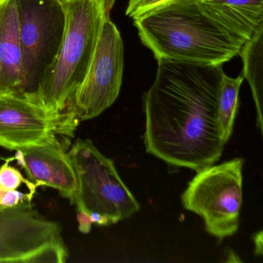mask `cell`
<instances>
[{"instance_id": "6da1fadb", "label": "cell", "mask_w": 263, "mask_h": 263, "mask_svg": "<svg viewBox=\"0 0 263 263\" xmlns=\"http://www.w3.org/2000/svg\"><path fill=\"white\" fill-rule=\"evenodd\" d=\"M157 61L156 78L144 99L146 152L196 172L215 164L226 145L218 118L222 65Z\"/></svg>"}, {"instance_id": "7a4b0ae2", "label": "cell", "mask_w": 263, "mask_h": 263, "mask_svg": "<svg viewBox=\"0 0 263 263\" xmlns=\"http://www.w3.org/2000/svg\"><path fill=\"white\" fill-rule=\"evenodd\" d=\"M140 39L155 59L223 65L244 43L203 12L198 0H182L135 20Z\"/></svg>"}, {"instance_id": "3957f363", "label": "cell", "mask_w": 263, "mask_h": 263, "mask_svg": "<svg viewBox=\"0 0 263 263\" xmlns=\"http://www.w3.org/2000/svg\"><path fill=\"white\" fill-rule=\"evenodd\" d=\"M115 4V0H66L64 41L39 93L40 103L49 110L74 114L75 97L87 76L103 26L110 18Z\"/></svg>"}, {"instance_id": "277c9868", "label": "cell", "mask_w": 263, "mask_h": 263, "mask_svg": "<svg viewBox=\"0 0 263 263\" xmlns=\"http://www.w3.org/2000/svg\"><path fill=\"white\" fill-rule=\"evenodd\" d=\"M65 3L16 0L25 98L39 104L41 85L56 61L65 35Z\"/></svg>"}, {"instance_id": "5b68a950", "label": "cell", "mask_w": 263, "mask_h": 263, "mask_svg": "<svg viewBox=\"0 0 263 263\" xmlns=\"http://www.w3.org/2000/svg\"><path fill=\"white\" fill-rule=\"evenodd\" d=\"M68 154L78 178L73 201L78 212L99 214L112 224L139 212L141 205L121 179L113 160L101 154L90 140L78 139Z\"/></svg>"}, {"instance_id": "8992f818", "label": "cell", "mask_w": 263, "mask_h": 263, "mask_svg": "<svg viewBox=\"0 0 263 263\" xmlns=\"http://www.w3.org/2000/svg\"><path fill=\"white\" fill-rule=\"evenodd\" d=\"M244 162L236 158L199 171L181 195L184 209L201 216L208 233L220 241L238 230Z\"/></svg>"}, {"instance_id": "52a82bcc", "label": "cell", "mask_w": 263, "mask_h": 263, "mask_svg": "<svg viewBox=\"0 0 263 263\" xmlns=\"http://www.w3.org/2000/svg\"><path fill=\"white\" fill-rule=\"evenodd\" d=\"M68 256L57 221L32 204L0 209V262H65Z\"/></svg>"}, {"instance_id": "ba28073f", "label": "cell", "mask_w": 263, "mask_h": 263, "mask_svg": "<svg viewBox=\"0 0 263 263\" xmlns=\"http://www.w3.org/2000/svg\"><path fill=\"white\" fill-rule=\"evenodd\" d=\"M79 120L39 103L0 95V147L11 151L61 142L69 146Z\"/></svg>"}, {"instance_id": "9c48e42d", "label": "cell", "mask_w": 263, "mask_h": 263, "mask_svg": "<svg viewBox=\"0 0 263 263\" xmlns=\"http://www.w3.org/2000/svg\"><path fill=\"white\" fill-rule=\"evenodd\" d=\"M124 46L110 18L104 22L90 68L75 97L73 111L79 121L96 118L118 98L122 84Z\"/></svg>"}, {"instance_id": "30bf717a", "label": "cell", "mask_w": 263, "mask_h": 263, "mask_svg": "<svg viewBox=\"0 0 263 263\" xmlns=\"http://www.w3.org/2000/svg\"><path fill=\"white\" fill-rule=\"evenodd\" d=\"M67 148L61 142L35 146L16 151L13 159L37 187H53L73 204L78 182Z\"/></svg>"}, {"instance_id": "8fae6325", "label": "cell", "mask_w": 263, "mask_h": 263, "mask_svg": "<svg viewBox=\"0 0 263 263\" xmlns=\"http://www.w3.org/2000/svg\"><path fill=\"white\" fill-rule=\"evenodd\" d=\"M0 95L26 98L16 0H0Z\"/></svg>"}, {"instance_id": "7c38bea8", "label": "cell", "mask_w": 263, "mask_h": 263, "mask_svg": "<svg viewBox=\"0 0 263 263\" xmlns=\"http://www.w3.org/2000/svg\"><path fill=\"white\" fill-rule=\"evenodd\" d=\"M198 3L206 15L244 44L263 28V0H198Z\"/></svg>"}, {"instance_id": "4fadbf2b", "label": "cell", "mask_w": 263, "mask_h": 263, "mask_svg": "<svg viewBox=\"0 0 263 263\" xmlns=\"http://www.w3.org/2000/svg\"><path fill=\"white\" fill-rule=\"evenodd\" d=\"M238 55L243 61V78L249 82L257 112V127L263 132V28L246 41Z\"/></svg>"}, {"instance_id": "5bb4252c", "label": "cell", "mask_w": 263, "mask_h": 263, "mask_svg": "<svg viewBox=\"0 0 263 263\" xmlns=\"http://www.w3.org/2000/svg\"><path fill=\"white\" fill-rule=\"evenodd\" d=\"M243 80L242 76L232 78L226 73L223 75L218 100V118L221 138L224 144H227L233 132L238 108V93Z\"/></svg>"}, {"instance_id": "9a60e30c", "label": "cell", "mask_w": 263, "mask_h": 263, "mask_svg": "<svg viewBox=\"0 0 263 263\" xmlns=\"http://www.w3.org/2000/svg\"><path fill=\"white\" fill-rule=\"evenodd\" d=\"M10 160L0 167V187L5 190H17L22 184H25L29 190L36 192L37 186L30 180L23 176L21 172L16 167L9 164Z\"/></svg>"}, {"instance_id": "2e32d148", "label": "cell", "mask_w": 263, "mask_h": 263, "mask_svg": "<svg viewBox=\"0 0 263 263\" xmlns=\"http://www.w3.org/2000/svg\"><path fill=\"white\" fill-rule=\"evenodd\" d=\"M182 0H129L126 15L135 20Z\"/></svg>"}, {"instance_id": "e0dca14e", "label": "cell", "mask_w": 263, "mask_h": 263, "mask_svg": "<svg viewBox=\"0 0 263 263\" xmlns=\"http://www.w3.org/2000/svg\"><path fill=\"white\" fill-rule=\"evenodd\" d=\"M34 194L33 192L24 193L17 190H5L0 187V209L31 204Z\"/></svg>"}, {"instance_id": "ac0fdd59", "label": "cell", "mask_w": 263, "mask_h": 263, "mask_svg": "<svg viewBox=\"0 0 263 263\" xmlns=\"http://www.w3.org/2000/svg\"><path fill=\"white\" fill-rule=\"evenodd\" d=\"M78 221L79 223V230L81 233L87 234L91 231L92 222L90 215L84 212L78 211Z\"/></svg>"}, {"instance_id": "d6986e66", "label": "cell", "mask_w": 263, "mask_h": 263, "mask_svg": "<svg viewBox=\"0 0 263 263\" xmlns=\"http://www.w3.org/2000/svg\"><path fill=\"white\" fill-rule=\"evenodd\" d=\"M254 245H255V256H262L263 255V232L262 230L255 232L253 236Z\"/></svg>"}, {"instance_id": "ffe728a7", "label": "cell", "mask_w": 263, "mask_h": 263, "mask_svg": "<svg viewBox=\"0 0 263 263\" xmlns=\"http://www.w3.org/2000/svg\"><path fill=\"white\" fill-rule=\"evenodd\" d=\"M227 257L228 259L226 260V261H227V262H238V261L241 262V261L239 257L232 250H229V252H228Z\"/></svg>"}]
</instances>
